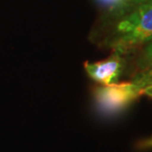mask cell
<instances>
[{
	"instance_id": "1",
	"label": "cell",
	"mask_w": 152,
	"mask_h": 152,
	"mask_svg": "<svg viewBox=\"0 0 152 152\" xmlns=\"http://www.w3.org/2000/svg\"><path fill=\"white\" fill-rule=\"evenodd\" d=\"M151 39L152 2H149L121 16L107 42L115 53L124 54Z\"/></svg>"
},
{
	"instance_id": "2",
	"label": "cell",
	"mask_w": 152,
	"mask_h": 152,
	"mask_svg": "<svg viewBox=\"0 0 152 152\" xmlns=\"http://www.w3.org/2000/svg\"><path fill=\"white\" fill-rule=\"evenodd\" d=\"M143 94V88L132 82L101 85L94 89L93 97L97 111L105 117H115L126 110Z\"/></svg>"
},
{
	"instance_id": "3",
	"label": "cell",
	"mask_w": 152,
	"mask_h": 152,
	"mask_svg": "<svg viewBox=\"0 0 152 152\" xmlns=\"http://www.w3.org/2000/svg\"><path fill=\"white\" fill-rule=\"evenodd\" d=\"M124 67L121 54L113 53L108 58L96 62H85L84 68L91 79L101 85L117 83Z\"/></svg>"
},
{
	"instance_id": "4",
	"label": "cell",
	"mask_w": 152,
	"mask_h": 152,
	"mask_svg": "<svg viewBox=\"0 0 152 152\" xmlns=\"http://www.w3.org/2000/svg\"><path fill=\"white\" fill-rule=\"evenodd\" d=\"M138 65L143 70L152 67V39L148 42L138 58Z\"/></svg>"
},
{
	"instance_id": "5",
	"label": "cell",
	"mask_w": 152,
	"mask_h": 152,
	"mask_svg": "<svg viewBox=\"0 0 152 152\" xmlns=\"http://www.w3.org/2000/svg\"><path fill=\"white\" fill-rule=\"evenodd\" d=\"M132 81L142 88H145L146 86L152 85V69L148 68L141 71L140 73H138L133 78Z\"/></svg>"
},
{
	"instance_id": "6",
	"label": "cell",
	"mask_w": 152,
	"mask_h": 152,
	"mask_svg": "<svg viewBox=\"0 0 152 152\" xmlns=\"http://www.w3.org/2000/svg\"><path fill=\"white\" fill-rule=\"evenodd\" d=\"M97 1L110 12H115L118 14L123 7L124 0H97Z\"/></svg>"
},
{
	"instance_id": "7",
	"label": "cell",
	"mask_w": 152,
	"mask_h": 152,
	"mask_svg": "<svg viewBox=\"0 0 152 152\" xmlns=\"http://www.w3.org/2000/svg\"><path fill=\"white\" fill-rule=\"evenodd\" d=\"M149 2H152V0H124L123 7H121L118 15L123 16V15L126 14L127 12L132 10L133 8L137 7V6L141 4H144V3H149Z\"/></svg>"
},
{
	"instance_id": "8",
	"label": "cell",
	"mask_w": 152,
	"mask_h": 152,
	"mask_svg": "<svg viewBox=\"0 0 152 152\" xmlns=\"http://www.w3.org/2000/svg\"><path fill=\"white\" fill-rule=\"evenodd\" d=\"M143 94L152 98V85H149V86H146L145 88H143Z\"/></svg>"
},
{
	"instance_id": "9",
	"label": "cell",
	"mask_w": 152,
	"mask_h": 152,
	"mask_svg": "<svg viewBox=\"0 0 152 152\" xmlns=\"http://www.w3.org/2000/svg\"><path fill=\"white\" fill-rule=\"evenodd\" d=\"M148 144H149V145H152V138L150 139L149 141H148Z\"/></svg>"
}]
</instances>
